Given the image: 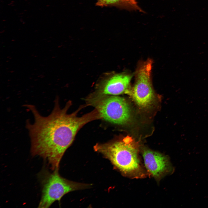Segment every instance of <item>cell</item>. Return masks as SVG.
<instances>
[{
  "label": "cell",
  "instance_id": "1",
  "mask_svg": "<svg viewBox=\"0 0 208 208\" xmlns=\"http://www.w3.org/2000/svg\"><path fill=\"white\" fill-rule=\"evenodd\" d=\"M71 104L69 101L61 109L58 99H56L53 110L46 117L41 115L34 105H25L33 113L34 119L32 124L27 120L26 126L31 139V155L40 156L47 160L53 170L58 169L62 158L79 130L88 123L101 119L95 109L78 116V113L84 105L68 114Z\"/></svg>",
  "mask_w": 208,
  "mask_h": 208
},
{
  "label": "cell",
  "instance_id": "8",
  "mask_svg": "<svg viewBox=\"0 0 208 208\" xmlns=\"http://www.w3.org/2000/svg\"><path fill=\"white\" fill-rule=\"evenodd\" d=\"M97 6L103 7L114 6L127 9L139 10H142L135 0H97Z\"/></svg>",
  "mask_w": 208,
  "mask_h": 208
},
{
  "label": "cell",
  "instance_id": "4",
  "mask_svg": "<svg viewBox=\"0 0 208 208\" xmlns=\"http://www.w3.org/2000/svg\"><path fill=\"white\" fill-rule=\"evenodd\" d=\"M86 101L87 106H93L97 110L101 119L111 123L123 125L131 118L130 107L123 97L93 93L86 99Z\"/></svg>",
  "mask_w": 208,
  "mask_h": 208
},
{
  "label": "cell",
  "instance_id": "5",
  "mask_svg": "<svg viewBox=\"0 0 208 208\" xmlns=\"http://www.w3.org/2000/svg\"><path fill=\"white\" fill-rule=\"evenodd\" d=\"M152 66V61L150 59L140 66L136 73L134 86L131 92L135 102L141 108L150 106L155 99L151 81Z\"/></svg>",
  "mask_w": 208,
  "mask_h": 208
},
{
  "label": "cell",
  "instance_id": "7",
  "mask_svg": "<svg viewBox=\"0 0 208 208\" xmlns=\"http://www.w3.org/2000/svg\"><path fill=\"white\" fill-rule=\"evenodd\" d=\"M131 79V76L126 74L114 75L103 81L98 86L94 94L116 96L127 92Z\"/></svg>",
  "mask_w": 208,
  "mask_h": 208
},
{
  "label": "cell",
  "instance_id": "6",
  "mask_svg": "<svg viewBox=\"0 0 208 208\" xmlns=\"http://www.w3.org/2000/svg\"><path fill=\"white\" fill-rule=\"evenodd\" d=\"M142 155L146 170L156 180H160L173 171V167L166 156L146 148L143 150Z\"/></svg>",
  "mask_w": 208,
  "mask_h": 208
},
{
  "label": "cell",
  "instance_id": "2",
  "mask_svg": "<svg viewBox=\"0 0 208 208\" xmlns=\"http://www.w3.org/2000/svg\"><path fill=\"white\" fill-rule=\"evenodd\" d=\"M94 150L108 159L123 174L131 178H141L146 175L142 164L137 145L127 136L122 140L96 144Z\"/></svg>",
  "mask_w": 208,
  "mask_h": 208
},
{
  "label": "cell",
  "instance_id": "3",
  "mask_svg": "<svg viewBox=\"0 0 208 208\" xmlns=\"http://www.w3.org/2000/svg\"><path fill=\"white\" fill-rule=\"evenodd\" d=\"M39 177L42 187L39 208H48L55 201L60 202L66 194L90 186L89 184L73 182L64 178L60 175L58 169L50 172L46 169H43L39 174Z\"/></svg>",
  "mask_w": 208,
  "mask_h": 208
}]
</instances>
